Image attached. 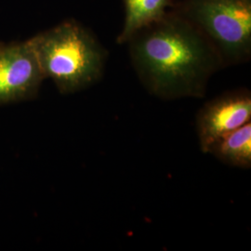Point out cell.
<instances>
[{
  "label": "cell",
  "mask_w": 251,
  "mask_h": 251,
  "mask_svg": "<svg viewBox=\"0 0 251 251\" xmlns=\"http://www.w3.org/2000/svg\"><path fill=\"white\" fill-rule=\"evenodd\" d=\"M126 44L144 89L163 100L205 98L211 77L225 68L206 36L173 9Z\"/></svg>",
  "instance_id": "6da1fadb"
},
{
  "label": "cell",
  "mask_w": 251,
  "mask_h": 251,
  "mask_svg": "<svg viewBox=\"0 0 251 251\" xmlns=\"http://www.w3.org/2000/svg\"><path fill=\"white\" fill-rule=\"evenodd\" d=\"M44 78L62 94L86 90L103 76L108 51L79 22L68 19L30 39Z\"/></svg>",
  "instance_id": "7a4b0ae2"
},
{
  "label": "cell",
  "mask_w": 251,
  "mask_h": 251,
  "mask_svg": "<svg viewBox=\"0 0 251 251\" xmlns=\"http://www.w3.org/2000/svg\"><path fill=\"white\" fill-rule=\"evenodd\" d=\"M206 36L224 67L251 59V0H182L173 8Z\"/></svg>",
  "instance_id": "3957f363"
},
{
  "label": "cell",
  "mask_w": 251,
  "mask_h": 251,
  "mask_svg": "<svg viewBox=\"0 0 251 251\" xmlns=\"http://www.w3.org/2000/svg\"><path fill=\"white\" fill-rule=\"evenodd\" d=\"M251 121V92L245 88L228 90L207 100L198 110L196 131L200 151Z\"/></svg>",
  "instance_id": "277c9868"
},
{
  "label": "cell",
  "mask_w": 251,
  "mask_h": 251,
  "mask_svg": "<svg viewBox=\"0 0 251 251\" xmlns=\"http://www.w3.org/2000/svg\"><path fill=\"white\" fill-rule=\"evenodd\" d=\"M44 79L28 40L0 43V104L36 98Z\"/></svg>",
  "instance_id": "5b68a950"
},
{
  "label": "cell",
  "mask_w": 251,
  "mask_h": 251,
  "mask_svg": "<svg viewBox=\"0 0 251 251\" xmlns=\"http://www.w3.org/2000/svg\"><path fill=\"white\" fill-rule=\"evenodd\" d=\"M124 25L117 37V44L124 45L140 29L163 18L176 5L174 0H123Z\"/></svg>",
  "instance_id": "8992f818"
},
{
  "label": "cell",
  "mask_w": 251,
  "mask_h": 251,
  "mask_svg": "<svg viewBox=\"0 0 251 251\" xmlns=\"http://www.w3.org/2000/svg\"><path fill=\"white\" fill-rule=\"evenodd\" d=\"M227 166L248 170L251 168V122L225 135L208 152Z\"/></svg>",
  "instance_id": "52a82bcc"
}]
</instances>
